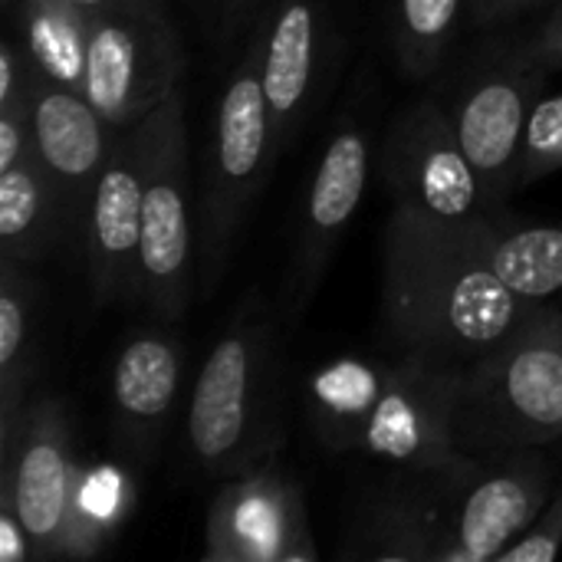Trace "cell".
Wrapping results in <instances>:
<instances>
[{"label": "cell", "mask_w": 562, "mask_h": 562, "mask_svg": "<svg viewBox=\"0 0 562 562\" xmlns=\"http://www.w3.org/2000/svg\"><path fill=\"white\" fill-rule=\"evenodd\" d=\"M537 306L491 273L468 224L392 211L382 250V323L398 356L464 372L514 336Z\"/></svg>", "instance_id": "cell-1"}, {"label": "cell", "mask_w": 562, "mask_h": 562, "mask_svg": "<svg viewBox=\"0 0 562 562\" xmlns=\"http://www.w3.org/2000/svg\"><path fill=\"white\" fill-rule=\"evenodd\" d=\"M461 372L418 359H336L306 379L316 435L349 454L395 464L402 474H458L474 464L454 441Z\"/></svg>", "instance_id": "cell-2"}, {"label": "cell", "mask_w": 562, "mask_h": 562, "mask_svg": "<svg viewBox=\"0 0 562 562\" xmlns=\"http://www.w3.org/2000/svg\"><path fill=\"white\" fill-rule=\"evenodd\" d=\"M454 441L484 461L562 441V313L540 303L527 323L461 372Z\"/></svg>", "instance_id": "cell-3"}, {"label": "cell", "mask_w": 562, "mask_h": 562, "mask_svg": "<svg viewBox=\"0 0 562 562\" xmlns=\"http://www.w3.org/2000/svg\"><path fill=\"white\" fill-rule=\"evenodd\" d=\"M263 43L267 16L257 23L240 56L234 59L207 148L204 194H201V244H198V286L211 300L227 273L237 231L267 181L280 148L273 115L263 89Z\"/></svg>", "instance_id": "cell-4"}, {"label": "cell", "mask_w": 562, "mask_h": 562, "mask_svg": "<svg viewBox=\"0 0 562 562\" xmlns=\"http://www.w3.org/2000/svg\"><path fill=\"white\" fill-rule=\"evenodd\" d=\"M142 303L171 326L191 306L194 227H191V165H188V102L184 82L142 122Z\"/></svg>", "instance_id": "cell-5"}, {"label": "cell", "mask_w": 562, "mask_h": 562, "mask_svg": "<svg viewBox=\"0 0 562 562\" xmlns=\"http://www.w3.org/2000/svg\"><path fill=\"white\" fill-rule=\"evenodd\" d=\"M270 359V323L247 306L214 342L191 392L188 448L204 474L231 477L260 461Z\"/></svg>", "instance_id": "cell-6"}, {"label": "cell", "mask_w": 562, "mask_h": 562, "mask_svg": "<svg viewBox=\"0 0 562 562\" xmlns=\"http://www.w3.org/2000/svg\"><path fill=\"white\" fill-rule=\"evenodd\" d=\"M184 82V49L168 0H132L89 16L82 95L119 132L151 115Z\"/></svg>", "instance_id": "cell-7"}, {"label": "cell", "mask_w": 562, "mask_h": 562, "mask_svg": "<svg viewBox=\"0 0 562 562\" xmlns=\"http://www.w3.org/2000/svg\"><path fill=\"white\" fill-rule=\"evenodd\" d=\"M547 76L527 43H491L468 66L448 105L458 138L494 204L517 188L524 135Z\"/></svg>", "instance_id": "cell-8"}, {"label": "cell", "mask_w": 562, "mask_h": 562, "mask_svg": "<svg viewBox=\"0 0 562 562\" xmlns=\"http://www.w3.org/2000/svg\"><path fill=\"white\" fill-rule=\"evenodd\" d=\"M379 171L395 207L428 221L458 227L494 207L458 138L451 109L438 99H422L392 122L379 148Z\"/></svg>", "instance_id": "cell-9"}, {"label": "cell", "mask_w": 562, "mask_h": 562, "mask_svg": "<svg viewBox=\"0 0 562 562\" xmlns=\"http://www.w3.org/2000/svg\"><path fill=\"white\" fill-rule=\"evenodd\" d=\"M79 494V471L69 458V422L63 402L30 398L16 441L0 454V497H10L33 560L66 557L72 507Z\"/></svg>", "instance_id": "cell-10"}, {"label": "cell", "mask_w": 562, "mask_h": 562, "mask_svg": "<svg viewBox=\"0 0 562 562\" xmlns=\"http://www.w3.org/2000/svg\"><path fill=\"white\" fill-rule=\"evenodd\" d=\"M204 560L211 562H310L316 543L293 477L254 461L231 474L207 514Z\"/></svg>", "instance_id": "cell-11"}, {"label": "cell", "mask_w": 562, "mask_h": 562, "mask_svg": "<svg viewBox=\"0 0 562 562\" xmlns=\"http://www.w3.org/2000/svg\"><path fill=\"white\" fill-rule=\"evenodd\" d=\"M369 171H372L369 119L346 115L329 132L323 158L306 191L296 254L290 263V290H286V306L293 313H303L313 303L329 270V260L339 247V237L346 234L349 221L362 204Z\"/></svg>", "instance_id": "cell-12"}, {"label": "cell", "mask_w": 562, "mask_h": 562, "mask_svg": "<svg viewBox=\"0 0 562 562\" xmlns=\"http://www.w3.org/2000/svg\"><path fill=\"white\" fill-rule=\"evenodd\" d=\"M142 125L119 132L95 181L82 257L95 306L142 303Z\"/></svg>", "instance_id": "cell-13"}, {"label": "cell", "mask_w": 562, "mask_h": 562, "mask_svg": "<svg viewBox=\"0 0 562 562\" xmlns=\"http://www.w3.org/2000/svg\"><path fill=\"white\" fill-rule=\"evenodd\" d=\"M553 468L540 448L484 458L461 484L448 562H497L553 501Z\"/></svg>", "instance_id": "cell-14"}, {"label": "cell", "mask_w": 562, "mask_h": 562, "mask_svg": "<svg viewBox=\"0 0 562 562\" xmlns=\"http://www.w3.org/2000/svg\"><path fill=\"white\" fill-rule=\"evenodd\" d=\"M30 122L36 155L59 191L66 237L82 247L92 191L119 138V128H112L79 89L63 86L40 69H33L30 82Z\"/></svg>", "instance_id": "cell-15"}, {"label": "cell", "mask_w": 562, "mask_h": 562, "mask_svg": "<svg viewBox=\"0 0 562 562\" xmlns=\"http://www.w3.org/2000/svg\"><path fill=\"white\" fill-rule=\"evenodd\" d=\"M474 464L458 474H405L402 484L379 494L359 514L346 557L395 562L451 560L454 504Z\"/></svg>", "instance_id": "cell-16"}, {"label": "cell", "mask_w": 562, "mask_h": 562, "mask_svg": "<svg viewBox=\"0 0 562 562\" xmlns=\"http://www.w3.org/2000/svg\"><path fill=\"white\" fill-rule=\"evenodd\" d=\"M326 69V7L323 0H273L263 43V89L273 115L277 148L283 151L310 119Z\"/></svg>", "instance_id": "cell-17"}, {"label": "cell", "mask_w": 562, "mask_h": 562, "mask_svg": "<svg viewBox=\"0 0 562 562\" xmlns=\"http://www.w3.org/2000/svg\"><path fill=\"white\" fill-rule=\"evenodd\" d=\"M181 389V346L165 329H142L125 339L112 372V428L115 445L151 461L161 448Z\"/></svg>", "instance_id": "cell-18"}, {"label": "cell", "mask_w": 562, "mask_h": 562, "mask_svg": "<svg viewBox=\"0 0 562 562\" xmlns=\"http://www.w3.org/2000/svg\"><path fill=\"white\" fill-rule=\"evenodd\" d=\"M468 237L491 273L517 296L547 303L562 290V227H510L484 214L468 224Z\"/></svg>", "instance_id": "cell-19"}, {"label": "cell", "mask_w": 562, "mask_h": 562, "mask_svg": "<svg viewBox=\"0 0 562 562\" xmlns=\"http://www.w3.org/2000/svg\"><path fill=\"white\" fill-rule=\"evenodd\" d=\"M59 237H66V217L59 204V191L40 161L36 148H30L20 161L0 171V247L3 260L33 263L40 260Z\"/></svg>", "instance_id": "cell-20"}, {"label": "cell", "mask_w": 562, "mask_h": 562, "mask_svg": "<svg viewBox=\"0 0 562 562\" xmlns=\"http://www.w3.org/2000/svg\"><path fill=\"white\" fill-rule=\"evenodd\" d=\"M33 283L23 263H0V454L13 448L30 405L33 375Z\"/></svg>", "instance_id": "cell-21"}, {"label": "cell", "mask_w": 562, "mask_h": 562, "mask_svg": "<svg viewBox=\"0 0 562 562\" xmlns=\"http://www.w3.org/2000/svg\"><path fill=\"white\" fill-rule=\"evenodd\" d=\"M3 10L36 69L82 92L92 13L69 0H3Z\"/></svg>", "instance_id": "cell-22"}, {"label": "cell", "mask_w": 562, "mask_h": 562, "mask_svg": "<svg viewBox=\"0 0 562 562\" xmlns=\"http://www.w3.org/2000/svg\"><path fill=\"white\" fill-rule=\"evenodd\" d=\"M461 13L464 0H392V46L412 79H428L441 69L458 36Z\"/></svg>", "instance_id": "cell-23"}, {"label": "cell", "mask_w": 562, "mask_h": 562, "mask_svg": "<svg viewBox=\"0 0 562 562\" xmlns=\"http://www.w3.org/2000/svg\"><path fill=\"white\" fill-rule=\"evenodd\" d=\"M562 168V92L540 99L527 135H524V151H520V171H517V188L533 184Z\"/></svg>", "instance_id": "cell-24"}, {"label": "cell", "mask_w": 562, "mask_h": 562, "mask_svg": "<svg viewBox=\"0 0 562 562\" xmlns=\"http://www.w3.org/2000/svg\"><path fill=\"white\" fill-rule=\"evenodd\" d=\"M273 0H214V36L221 46H234L237 40H250L257 23L270 13Z\"/></svg>", "instance_id": "cell-25"}, {"label": "cell", "mask_w": 562, "mask_h": 562, "mask_svg": "<svg viewBox=\"0 0 562 562\" xmlns=\"http://www.w3.org/2000/svg\"><path fill=\"white\" fill-rule=\"evenodd\" d=\"M533 63L543 69V72H557L562 69V0H553L550 3V13L543 16L540 30L524 40Z\"/></svg>", "instance_id": "cell-26"}, {"label": "cell", "mask_w": 562, "mask_h": 562, "mask_svg": "<svg viewBox=\"0 0 562 562\" xmlns=\"http://www.w3.org/2000/svg\"><path fill=\"white\" fill-rule=\"evenodd\" d=\"M553 0H471V23L481 26V30H491V26H504L530 10H540Z\"/></svg>", "instance_id": "cell-27"}, {"label": "cell", "mask_w": 562, "mask_h": 562, "mask_svg": "<svg viewBox=\"0 0 562 562\" xmlns=\"http://www.w3.org/2000/svg\"><path fill=\"white\" fill-rule=\"evenodd\" d=\"M69 3H76V7H82V10H89V13H95V10H109V7H119V3H132V0H69Z\"/></svg>", "instance_id": "cell-28"}, {"label": "cell", "mask_w": 562, "mask_h": 562, "mask_svg": "<svg viewBox=\"0 0 562 562\" xmlns=\"http://www.w3.org/2000/svg\"><path fill=\"white\" fill-rule=\"evenodd\" d=\"M547 510H550V514L560 520V527H562V491L557 494V497H553V501H550V507H547Z\"/></svg>", "instance_id": "cell-29"}, {"label": "cell", "mask_w": 562, "mask_h": 562, "mask_svg": "<svg viewBox=\"0 0 562 562\" xmlns=\"http://www.w3.org/2000/svg\"><path fill=\"white\" fill-rule=\"evenodd\" d=\"M201 7H204V16H207V23H214V0H198Z\"/></svg>", "instance_id": "cell-30"}]
</instances>
